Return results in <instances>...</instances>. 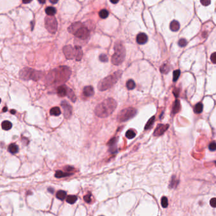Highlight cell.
I'll return each instance as SVG.
<instances>
[{
	"label": "cell",
	"mask_w": 216,
	"mask_h": 216,
	"mask_svg": "<svg viewBox=\"0 0 216 216\" xmlns=\"http://www.w3.org/2000/svg\"><path fill=\"white\" fill-rule=\"evenodd\" d=\"M71 71L66 66H60L51 72L48 76V81L51 83L62 84L66 82L69 79Z\"/></svg>",
	"instance_id": "1"
},
{
	"label": "cell",
	"mask_w": 216,
	"mask_h": 216,
	"mask_svg": "<svg viewBox=\"0 0 216 216\" xmlns=\"http://www.w3.org/2000/svg\"><path fill=\"white\" fill-rule=\"evenodd\" d=\"M116 107L117 102L115 99L111 98H107L96 106L95 108V114L97 117L106 118L112 114Z\"/></svg>",
	"instance_id": "2"
},
{
	"label": "cell",
	"mask_w": 216,
	"mask_h": 216,
	"mask_svg": "<svg viewBox=\"0 0 216 216\" xmlns=\"http://www.w3.org/2000/svg\"><path fill=\"white\" fill-rule=\"evenodd\" d=\"M122 75L121 70H118L111 75L104 77V79L99 82L97 85L98 89L101 91H104L112 88L121 78Z\"/></svg>",
	"instance_id": "3"
},
{
	"label": "cell",
	"mask_w": 216,
	"mask_h": 216,
	"mask_svg": "<svg viewBox=\"0 0 216 216\" xmlns=\"http://www.w3.org/2000/svg\"><path fill=\"white\" fill-rule=\"evenodd\" d=\"M114 53L111 57V62L115 65H120L124 62L126 56V49L122 42L116 41L114 46Z\"/></svg>",
	"instance_id": "4"
},
{
	"label": "cell",
	"mask_w": 216,
	"mask_h": 216,
	"mask_svg": "<svg viewBox=\"0 0 216 216\" xmlns=\"http://www.w3.org/2000/svg\"><path fill=\"white\" fill-rule=\"evenodd\" d=\"M137 113V110L133 107H128L123 109L121 110L118 115V120L120 122H126L135 117Z\"/></svg>",
	"instance_id": "5"
},
{
	"label": "cell",
	"mask_w": 216,
	"mask_h": 216,
	"mask_svg": "<svg viewBox=\"0 0 216 216\" xmlns=\"http://www.w3.org/2000/svg\"><path fill=\"white\" fill-rule=\"evenodd\" d=\"M41 72L34 70L31 69H24L20 72V77L24 79H33L37 80L41 77Z\"/></svg>",
	"instance_id": "6"
},
{
	"label": "cell",
	"mask_w": 216,
	"mask_h": 216,
	"mask_svg": "<svg viewBox=\"0 0 216 216\" xmlns=\"http://www.w3.org/2000/svg\"><path fill=\"white\" fill-rule=\"evenodd\" d=\"M45 27L50 32L54 34L58 29V22L54 16H47L45 18Z\"/></svg>",
	"instance_id": "7"
},
{
	"label": "cell",
	"mask_w": 216,
	"mask_h": 216,
	"mask_svg": "<svg viewBox=\"0 0 216 216\" xmlns=\"http://www.w3.org/2000/svg\"><path fill=\"white\" fill-rule=\"evenodd\" d=\"M63 53L65 57L68 60L75 59V49L71 45H66L63 48Z\"/></svg>",
	"instance_id": "8"
},
{
	"label": "cell",
	"mask_w": 216,
	"mask_h": 216,
	"mask_svg": "<svg viewBox=\"0 0 216 216\" xmlns=\"http://www.w3.org/2000/svg\"><path fill=\"white\" fill-rule=\"evenodd\" d=\"M74 35L80 39H87L90 36V30H88L84 24V26L79 29Z\"/></svg>",
	"instance_id": "9"
},
{
	"label": "cell",
	"mask_w": 216,
	"mask_h": 216,
	"mask_svg": "<svg viewBox=\"0 0 216 216\" xmlns=\"http://www.w3.org/2000/svg\"><path fill=\"white\" fill-rule=\"evenodd\" d=\"M61 107L63 109V114L66 118H69L72 115V107L66 101H63L61 103Z\"/></svg>",
	"instance_id": "10"
},
{
	"label": "cell",
	"mask_w": 216,
	"mask_h": 216,
	"mask_svg": "<svg viewBox=\"0 0 216 216\" xmlns=\"http://www.w3.org/2000/svg\"><path fill=\"white\" fill-rule=\"evenodd\" d=\"M169 128V125L167 124H159L156 128V129L154 133V135L155 136H159L163 135Z\"/></svg>",
	"instance_id": "11"
},
{
	"label": "cell",
	"mask_w": 216,
	"mask_h": 216,
	"mask_svg": "<svg viewBox=\"0 0 216 216\" xmlns=\"http://www.w3.org/2000/svg\"><path fill=\"white\" fill-rule=\"evenodd\" d=\"M82 26H84V24H82L81 22H75L69 25V27L68 28V30L69 33L75 34L76 32L79 29L81 28Z\"/></svg>",
	"instance_id": "12"
},
{
	"label": "cell",
	"mask_w": 216,
	"mask_h": 216,
	"mask_svg": "<svg viewBox=\"0 0 216 216\" xmlns=\"http://www.w3.org/2000/svg\"><path fill=\"white\" fill-rule=\"evenodd\" d=\"M148 41V37L147 34L143 32L139 33L137 36V42L140 44H144Z\"/></svg>",
	"instance_id": "13"
},
{
	"label": "cell",
	"mask_w": 216,
	"mask_h": 216,
	"mask_svg": "<svg viewBox=\"0 0 216 216\" xmlns=\"http://www.w3.org/2000/svg\"><path fill=\"white\" fill-rule=\"evenodd\" d=\"M83 93H84V96H87V97H91V96H92L94 95V88L91 86H85L84 88Z\"/></svg>",
	"instance_id": "14"
},
{
	"label": "cell",
	"mask_w": 216,
	"mask_h": 216,
	"mask_svg": "<svg viewBox=\"0 0 216 216\" xmlns=\"http://www.w3.org/2000/svg\"><path fill=\"white\" fill-rule=\"evenodd\" d=\"M75 60L77 61H80L83 57V51L82 48L79 46H75Z\"/></svg>",
	"instance_id": "15"
},
{
	"label": "cell",
	"mask_w": 216,
	"mask_h": 216,
	"mask_svg": "<svg viewBox=\"0 0 216 216\" xmlns=\"http://www.w3.org/2000/svg\"><path fill=\"white\" fill-rule=\"evenodd\" d=\"M67 89L68 88L65 86H60L57 89V94L60 97H64L67 95Z\"/></svg>",
	"instance_id": "16"
},
{
	"label": "cell",
	"mask_w": 216,
	"mask_h": 216,
	"mask_svg": "<svg viewBox=\"0 0 216 216\" xmlns=\"http://www.w3.org/2000/svg\"><path fill=\"white\" fill-rule=\"evenodd\" d=\"M180 23L177 20H173L170 24V29L173 32H176L180 29Z\"/></svg>",
	"instance_id": "17"
},
{
	"label": "cell",
	"mask_w": 216,
	"mask_h": 216,
	"mask_svg": "<svg viewBox=\"0 0 216 216\" xmlns=\"http://www.w3.org/2000/svg\"><path fill=\"white\" fill-rule=\"evenodd\" d=\"M67 96L69 98V99H71L73 102H75L76 99H77V97H76L75 95L74 92L72 89H71L70 88H68V89H67Z\"/></svg>",
	"instance_id": "18"
},
{
	"label": "cell",
	"mask_w": 216,
	"mask_h": 216,
	"mask_svg": "<svg viewBox=\"0 0 216 216\" xmlns=\"http://www.w3.org/2000/svg\"><path fill=\"white\" fill-rule=\"evenodd\" d=\"M72 175L71 173H68V172H64L61 170L56 171L55 173V177L57 178H61V177H65L66 176H69Z\"/></svg>",
	"instance_id": "19"
},
{
	"label": "cell",
	"mask_w": 216,
	"mask_h": 216,
	"mask_svg": "<svg viewBox=\"0 0 216 216\" xmlns=\"http://www.w3.org/2000/svg\"><path fill=\"white\" fill-rule=\"evenodd\" d=\"M8 150L11 153L15 154V153H17L18 151V147L16 144L12 143L11 145H9Z\"/></svg>",
	"instance_id": "20"
},
{
	"label": "cell",
	"mask_w": 216,
	"mask_h": 216,
	"mask_svg": "<svg viewBox=\"0 0 216 216\" xmlns=\"http://www.w3.org/2000/svg\"><path fill=\"white\" fill-rule=\"evenodd\" d=\"M46 13L48 16H54L56 13V10L52 6H49L46 8Z\"/></svg>",
	"instance_id": "21"
},
{
	"label": "cell",
	"mask_w": 216,
	"mask_h": 216,
	"mask_svg": "<svg viewBox=\"0 0 216 216\" xmlns=\"http://www.w3.org/2000/svg\"><path fill=\"white\" fill-rule=\"evenodd\" d=\"M1 126L2 128H3V129L8 131V130H9L11 128V127H12V124H11L9 121H8V120H5V121H3V122H2Z\"/></svg>",
	"instance_id": "22"
},
{
	"label": "cell",
	"mask_w": 216,
	"mask_h": 216,
	"mask_svg": "<svg viewBox=\"0 0 216 216\" xmlns=\"http://www.w3.org/2000/svg\"><path fill=\"white\" fill-rule=\"evenodd\" d=\"M61 112L60 110V108L58 107H53L50 110V114L51 115H54V116H58L61 114Z\"/></svg>",
	"instance_id": "23"
},
{
	"label": "cell",
	"mask_w": 216,
	"mask_h": 216,
	"mask_svg": "<svg viewBox=\"0 0 216 216\" xmlns=\"http://www.w3.org/2000/svg\"><path fill=\"white\" fill-rule=\"evenodd\" d=\"M203 104L202 103H199L197 105H195L194 107V112L195 114H200L203 111Z\"/></svg>",
	"instance_id": "24"
},
{
	"label": "cell",
	"mask_w": 216,
	"mask_h": 216,
	"mask_svg": "<svg viewBox=\"0 0 216 216\" xmlns=\"http://www.w3.org/2000/svg\"><path fill=\"white\" fill-rule=\"evenodd\" d=\"M66 196V193L63 190H60L57 192L56 198L60 200H63Z\"/></svg>",
	"instance_id": "25"
},
{
	"label": "cell",
	"mask_w": 216,
	"mask_h": 216,
	"mask_svg": "<svg viewBox=\"0 0 216 216\" xmlns=\"http://www.w3.org/2000/svg\"><path fill=\"white\" fill-rule=\"evenodd\" d=\"M77 200V196L75 195H68L66 198V202L69 204H75Z\"/></svg>",
	"instance_id": "26"
},
{
	"label": "cell",
	"mask_w": 216,
	"mask_h": 216,
	"mask_svg": "<svg viewBox=\"0 0 216 216\" xmlns=\"http://www.w3.org/2000/svg\"><path fill=\"white\" fill-rule=\"evenodd\" d=\"M126 87L130 90L133 89L135 88V82L132 79H130L126 82Z\"/></svg>",
	"instance_id": "27"
},
{
	"label": "cell",
	"mask_w": 216,
	"mask_h": 216,
	"mask_svg": "<svg viewBox=\"0 0 216 216\" xmlns=\"http://www.w3.org/2000/svg\"><path fill=\"white\" fill-rule=\"evenodd\" d=\"M180 110V103L178 100H176L174 105L173 108V113L176 114Z\"/></svg>",
	"instance_id": "28"
},
{
	"label": "cell",
	"mask_w": 216,
	"mask_h": 216,
	"mask_svg": "<svg viewBox=\"0 0 216 216\" xmlns=\"http://www.w3.org/2000/svg\"><path fill=\"white\" fill-rule=\"evenodd\" d=\"M99 15L101 19H106L109 15V11L106 9L101 10L99 13Z\"/></svg>",
	"instance_id": "29"
},
{
	"label": "cell",
	"mask_w": 216,
	"mask_h": 216,
	"mask_svg": "<svg viewBox=\"0 0 216 216\" xmlns=\"http://www.w3.org/2000/svg\"><path fill=\"white\" fill-rule=\"evenodd\" d=\"M154 120H155V116H152V117L148 120V122H147L146 125H145V130L148 129H150V128H151L152 126L153 125L154 122Z\"/></svg>",
	"instance_id": "30"
},
{
	"label": "cell",
	"mask_w": 216,
	"mask_h": 216,
	"mask_svg": "<svg viewBox=\"0 0 216 216\" xmlns=\"http://www.w3.org/2000/svg\"><path fill=\"white\" fill-rule=\"evenodd\" d=\"M136 133L133 130H128L126 131V137L128 139H133V137H135Z\"/></svg>",
	"instance_id": "31"
},
{
	"label": "cell",
	"mask_w": 216,
	"mask_h": 216,
	"mask_svg": "<svg viewBox=\"0 0 216 216\" xmlns=\"http://www.w3.org/2000/svg\"><path fill=\"white\" fill-rule=\"evenodd\" d=\"M160 70H161V73H163V74H167L170 70V68H169V66L168 65L164 64V65H163L161 67Z\"/></svg>",
	"instance_id": "32"
},
{
	"label": "cell",
	"mask_w": 216,
	"mask_h": 216,
	"mask_svg": "<svg viewBox=\"0 0 216 216\" xmlns=\"http://www.w3.org/2000/svg\"><path fill=\"white\" fill-rule=\"evenodd\" d=\"M161 205L163 208H166L168 206V200L166 196H163L161 199Z\"/></svg>",
	"instance_id": "33"
},
{
	"label": "cell",
	"mask_w": 216,
	"mask_h": 216,
	"mask_svg": "<svg viewBox=\"0 0 216 216\" xmlns=\"http://www.w3.org/2000/svg\"><path fill=\"white\" fill-rule=\"evenodd\" d=\"M180 70H174L173 72V81L174 82H176L178 79L179 77L180 76Z\"/></svg>",
	"instance_id": "34"
},
{
	"label": "cell",
	"mask_w": 216,
	"mask_h": 216,
	"mask_svg": "<svg viewBox=\"0 0 216 216\" xmlns=\"http://www.w3.org/2000/svg\"><path fill=\"white\" fill-rule=\"evenodd\" d=\"M99 60L102 62H107L108 61V57L106 54H101L99 56Z\"/></svg>",
	"instance_id": "35"
},
{
	"label": "cell",
	"mask_w": 216,
	"mask_h": 216,
	"mask_svg": "<svg viewBox=\"0 0 216 216\" xmlns=\"http://www.w3.org/2000/svg\"><path fill=\"white\" fill-rule=\"evenodd\" d=\"M187 44V41L185 39H181L178 41V45L180 47H184Z\"/></svg>",
	"instance_id": "36"
},
{
	"label": "cell",
	"mask_w": 216,
	"mask_h": 216,
	"mask_svg": "<svg viewBox=\"0 0 216 216\" xmlns=\"http://www.w3.org/2000/svg\"><path fill=\"white\" fill-rule=\"evenodd\" d=\"M176 182H178L177 179H175V177H173L172 179H171V181L170 188H174V187H175L176 186H177Z\"/></svg>",
	"instance_id": "37"
},
{
	"label": "cell",
	"mask_w": 216,
	"mask_h": 216,
	"mask_svg": "<svg viewBox=\"0 0 216 216\" xmlns=\"http://www.w3.org/2000/svg\"><path fill=\"white\" fill-rule=\"evenodd\" d=\"M117 137H113L112 139H111L109 140V141L107 143V145H109V146H113V145H115L117 142Z\"/></svg>",
	"instance_id": "38"
},
{
	"label": "cell",
	"mask_w": 216,
	"mask_h": 216,
	"mask_svg": "<svg viewBox=\"0 0 216 216\" xmlns=\"http://www.w3.org/2000/svg\"><path fill=\"white\" fill-rule=\"evenodd\" d=\"M208 148L210 151H216V142H212L210 143Z\"/></svg>",
	"instance_id": "39"
},
{
	"label": "cell",
	"mask_w": 216,
	"mask_h": 216,
	"mask_svg": "<svg viewBox=\"0 0 216 216\" xmlns=\"http://www.w3.org/2000/svg\"><path fill=\"white\" fill-rule=\"evenodd\" d=\"M84 199L85 202H87V203H90V202H91V195L90 194L86 195L84 196Z\"/></svg>",
	"instance_id": "40"
},
{
	"label": "cell",
	"mask_w": 216,
	"mask_h": 216,
	"mask_svg": "<svg viewBox=\"0 0 216 216\" xmlns=\"http://www.w3.org/2000/svg\"><path fill=\"white\" fill-rule=\"evenodd\" d=\"M210 60L213 63L216 64V52L213 53L210 56Z\"/></svg>",
	"instance_id": "41"
},
{
	"label": "cell",
	"mask_w": 216,
	"mask_h": 216,
	"mask_svg": "<svg viewBox=\"0 0 216 216\" xmlns=\"http://www.w3.org/2000/svg\"><path fill=\"white\" fill-rule=\"evenodd\" d=\"M210 204L212 207L214 208L216 207V198H212L210 201Z\"/></svg>",
	"instance_id": "42"
},
{
	"label": "cell",
	"mask_w": 216,
	"mask_h": 216,
	"mask_svg": "<svg viewBox=\"0 0 216 216\" xmlns=\"http://www.w3.org/2000/svg\"><path fill=\"white\" fill-rule=\"evenodd\" d=\"M200 3H202V5H204V6H208V5H210V1H207V0H202L201 1Z\"/></svg>",
	"instance_id": "43"
},
{
	"label": "cell",
	"mask_w": 216,
	"mask_h": 216,
	"mask_svg": "<svg viewBox=\"0 0 216 216\" xmlns=\"http://www.w3.org/2000/svg\"><path fill=\"white\" fill-rule=\"evenodd\" d=\"M119 1H112V0H111V3H114V4H116V3H118Z\"/></svg>",
	"instance_id": "44"
},
{
	"label": "cell",
	"mask_w": 216,
	"mask_h": 216,
	"mask_svg": "<svg viewBox=\"0 0 216 216\" xmlns=\"http://www.w3.org/2000/svg\"><path fill=\"white\" fill-rule=\"evenodd\" d=\"M66 169H67V170H68V171H69V170H73V168H72V167H66Z\"/></svg>",
	"instance_id": "45"
},
{
	"label": "cell",
	"mask_w": 216,
	"mask_h": 216,
	"mask_svg": "<svg viewBox=\"0 0 216 216\" xmlns=\"http://www.w3.org/2000/svg\"><path fill=\"white\" fill-rule=\"evenodd\" d=\"M50 2L52 3H58V1H57V0H56V1H52V0H50Z\"/></svg>",
	"instance_id": "46"
},
{
	"label": "cell",
	"mask_w": 216,
	"mask_h": 216,
	"mask_svg": "<svg viewBox=\"0 0 216 216\" xmlns=\"http://www.w3.org/2000/svg\"><path fill=\"white\" fill-rule=\"evenodd\" d=\"M48 191L51 193H53V191H54L53 189H52V188H49V189H48Z\"/></svg>",
	"instance_id": "47"
},
{
	"label": "cell",
	"mask_w": 216,
	"mask_h": 216,
	"mask_svg": "<svg viewBox=\"0 0 216 216\" xmlns=\"http://www.w3.org/2000/svg\"><path fill=\"white\" fill-rule=\"evenodd\" d=\"M6 110H7V107H5V108H4L3 109V111L4 112H6Z\"/></svg>",
	"instance_id": "48"
},
{
	"label": "cell",
	"mask_w": 216,
	"mask_h": 216,
	"mask_svg": "<svg viewBox=\"0 0 216 216\" xmlns=\"http://www.w3.org/2000/svg\"><path fill=\"white\" fill-rule=\"evenodd\" d=\"M11 114H15V110H11Z\"/></svg>",
	"instance_id": "49"
},
{
	"label": "cell",
	"mask_w": 216,
	"mask_h": 216,
	"mask_svg": "<svg viewBox=\"0 0 216 216\" xmlns=\"http://www.w3.org/2000/svg\"><path fill=\"white\" fill-rule=\"evenodd\" d=\"M30 1H23V3H30Z\"/></svg>",
	"instance_id": "50"
},
{
	"label": "cell",
	"mask_w": 216,
	"mask_h": 216,
	"mask_svg": "<svg viewBox=\"0 0 216 216\" xmlns=\"http://www.w3.org/2000/svg\"><path fill=\"white\" fill-rule=\"evenodd\" d=\"M39 2L41 3H45V1H39Z\"/></svg>",
	"instance_id": "51"
},
{
	"label": "cell",
	"mask_w": 216,
	"mask_h": 216,
	"mask_svg": "<svg viewBox=\"0 0 216 216\" xmlns=\"http://www.w3.org/2000/svg\"><path fill=\"white\" fill-rule=\"evenodd\" d=\"M0 103H1V98H0Z\"/></svg>",
	"instance_id": "52"
},
{
	"label": "cell",
	"mask_w": 216,
	"mask_h": 216,
	"mask_svg": "<svg viewBox=\"0 0 216 216\" xmlns=\"http://www.w3.org/2000/svg\"></svg>",
	"instance_id": "53"
}]
</instances>
